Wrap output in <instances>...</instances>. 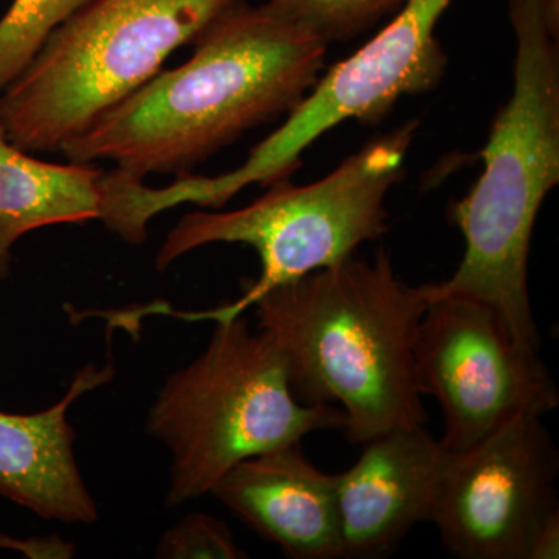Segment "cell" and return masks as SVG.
<instances>
[{
    "label": "cell",
    "instance_id": "6",
    "mask_svg": "<svg viewBox=\"0 0 559 559\" xmlns=\"http://www.w3.org/2000/svg\"><path fill=\"white\" fill-rule=\"evenodd\" d=\"M235 0H90L0 92V124L27 153H58Z\"/></svg>",
    "mask_w": 559,
    "mask_h": 559
},
{
    "label": "cell",
    "instance_id": "9",
    "mask_svg": "<svg viewBox=\"0 0 559 559\" xmlns=\"http://www.w3.org/2000/svg\"><path fill=\"white\" fill-rule=\"evenodd\" d=\"M419 393L443 412L444 450H468L518 414L544 417L559 389L539 353L518 347L491 308L469 297L430 299L414 342Z\"/></svg>",
    "mask_w": 559,
    "mask_h": 559
},
{
    "label": "cell",
    "instance_id": "4",
    "mask_svg": "<svg viewBox=\"0 0 559 559\" xmlns=\"http://www.w3.org/2000/svg\"><path fill=\"white\" fill-rule=\"evenodd\" d=\"M345 426L341 407L296 399L277 345L242 314L216 322L200 358L167 378L146 423L171 452L170 507L210 495L242 460Z\"/></svg>",
    "mask_w": 559,
    "mask_h": 559
},
{
    "label": "cell",
    "instance_id": "17",
    "mask_svg": "<svg viewBox=\"0 0 559 559\" xmlns=\"http://www.w3.org/2000/svg\"><path fill=\"white\" fill-rule=\"evenodd\" d=\"M0 547L21 550L32 558H70L73 557L75 547L72 544L57 538L17 540L0 535Z\"/></svg>",
    "mask_w": 559,
    "mask_h": 559
},
{
    "label": "cell",
    "instance_id": "15",
    "mask_svg": "<svg viewBox=\"0 0 559 559\" xmlns=\"http://www.w3.org/2000/svg\"><path fill=\"white\" fill-rule=\"evenodd\" d=\"M288 20L320 39L347 43L385 17L399 13L406 0H267Z\"/></svg>",
    "mask_w": 559,
    "mask_h": 559
},
{
    "label": "cell",
    "instance_id": "10",
    "mask_svg": "<svg viewBox=\"0 0 559 559\" xmlns=\"http://www.w3.org/2000/svg\"><path fill=\"white\" fill-rule=\"evenodd\" d=\"M360 447L355 465L336 474L342 558H381L429 521L448 451L426 426L392 429Z\"/></svg>",
    "mask_w": 559,
    "mask_h": 559
},
{
    "label": "cell",
    "instance_id": "7",
    "mask_svg": "<svg viewBox=\"0 0 559 559\" xmlns=\"http://www.w3.org/2000/svg\"><path fill=\"white\" fill-rule=\"evenodd\" d=\"M454 0H406L392 21L352 57L319 76L277 131L226 175L187 176L180 194L189 204L219 209L246 187L289 178L301 154L345 121L378 123L403 97L432 91L443 79L447 57L437 25Z\"/></svg>",
    "mask_w": 559,
    "mask_h": 559
},
{
    "label": "cell",
    "instance_id": "16",
    "mask_svg": "<svg viewBox=\"0 0 559 559\" xmlns=\"http://www.w3.org/2000/svg\"><path fill=\"white\" fill-rule=\"evenodd\" d=\"M164 559L248 558L238 546L229 525L204 513H190L162 536L156 550Z\"/></svg>",
    "mask_w": 559,
    "mask_h": 559
},
{
    "label": "cell",
    "instance_id": "3",
    "mask_svg": "<svg viewBox=\"0 0 559 559\" xmlns=\"http://www.w3.org/2000/svg\"><path fill=\"white\" fill-rule=\"evenodd\" d=\"M509 10L513 91L480 151V178L451 209L465 252L450 278L421 289L428 301L459 296L487 305L518 347L539 353L528 257L540 205L559 182V7L509 0Z\"/></svg>",
    "mask_w": 559,
    "mask_h": 559
},
{
    "label": "cell",
    "instance_id": "11",
    "mask_svg": "<svg viewBox=\"0 0 559 559\" xmlns=\"http://www.w3.org/2000/svg\"><path fill=\"white\" fill-rule=\"evenodd\" d=\"M210 495L286 557L342 558L336 474L316 468L300 443L242 460Z\"/></svg>",
    "mask_w": 559,
    "mask_h": 559
},
{
    "label": "cell",
    "instance_id": "1",
    "mask_svg": "<svg viewBox=\"0 0 559 559\" xmlns=\"http://www.w3.org/2000/svg\"><path fill=\"white\" fill-rule=\"evenodd\" d=\"M193 44L189 61L157 72L60 153L75 164L112 162L138 179L190 175L246 132L296 109L329 49L270 2L245 0L221 11Z\"/></svg>",
    "mask_w": 559,
    "mask_h": 559
},
{
    "label": "cell",
    "instance_id": "13",
    "mask_svg": "<svg viewBox=\"0 0 559 559\" xmlns=\"http://www.w3.org/2000/svg\"><path fill=\"white\" fill-rule=\"evenodd\" d=\"M103 176L92 165L36 159L0 124V280L9 275L11 248L28 231L102 218Z\"/></svg>",
    "mask_w": 559,
    "mask_h": 559
},
{
    "label": "cell",
    "instance_id": "18",
    "mask_svg": "<svg viewBox=\"0 0 559 559\" xmlns=\"http://www.w3.org/2000/svg\"><path fill=\"white\" fill-rule=\"evenodd\" d=\"M555 3H557V5H559V0H554Z\"/></svg>",
    "mask_w": 559,
    "mask_h": 559
},
{
    "label": "cell",
    "instance_id": "14",
    "mask_svg": "<svg viewBox=\"0 0 559 559\" xmlns=\"http://www.w3.org/2000/svg\"><path fill=\"white\" fill-rule=\"evenodd\" d=\"M90 0H13L0 20V92L27 68L44 40Z\"/></svg>",
    "mask_w": 559,
    "mask_h": 559
},
{
    "label": "cell",
    "instance_id": "2",
    "mask_svg": "<svg viewBox=\"0 0 559 559\" xmlns=\"http://www.w3.org/2000/svg\"><path fill=\"white\" fill-rule=\"evenodd\" d=\"M421 286L401 282L384 249L349 257L275 286L253 301L259 330L285 358L290 389L305 404H341L349 443L426 426L414 366Z\"/></svg>",
    "mask_w": 559,
    "mask_h": 559
},
{
    "label": "cell",
    "instance_id": "8",
    "mask_svg": "<svg viewBox=\"0 0 559 559\" xmlns=\"http://www.w3.org/2000/svg\"><path fill=\"white\" fill-rule=\"evenodd\" d=\"M559 452L543 417L518 414L479 443L448 451L429 521L460 559H533L559 524Z\"/></svg>",
    "mask_w": 559,
    "mask_h": 559
},
{
    "label": "cell",
    "instance_id": "12",
    "mask_svg": "<svg viewBox=\"0 0 559 559\" xmlns=\"http://www.w3.org/2000/svg\"><path fill=\"white\" fill-rule=\"evenodd\" d=\"M114 377L112 367H84L64 399L32 415L0 412V496L44 520L94 524L97 506L73 454L75 430L68 421L73 401Z\"/></svg>",
    "mask_w": 559,
    "mask_h": 559
},
{
    "label": "cell",
    "instance_id": "5",
    "mask_svg": "<svg viewBox=\"0 0 559 559\" xmlns=\"http://www.w3.org/2000/svg\"><path fill=\"white\" fill-rule=\"evenodd\" d=\"M417 121L371 140L325 178L296 186L275 180L266 193L230 212H191L176 224L156 257L164 271L186 253L215 245H246L260 257V277L234 304L180 312L190 320H227L275 286L355 257L389 230V191L401 179Z\"/></svg>",
    "mask_w": 559,
    "mask_h": 559
}]
</instances>
